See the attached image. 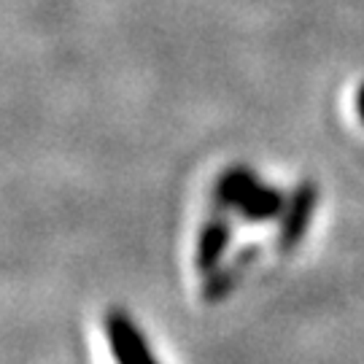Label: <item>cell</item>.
Instances as JSON below:
<instances>
[{
    "label": "cell",
    "mask_w": 364,
    "mask_h": 364,
    "mask_svg": "<svg viewBox=\"0 0 364 364\" xmlns=\"http://www.w3.org/2000/svg\"><path fill=\"white\" fill-rule=\"evenodd\" d=\"M213 197L221 208L235 210L248 221L278 219L287 208L284 195L273 186L262 183L246 168H230L227 173H221L216 189H213Z\"/></svg>",
    "instance_id": "1"
},
{
    "label": "cell",
    "mask_w": 364,
    "mask_h": 364,
    "mask_svg": "<svg viewBox=\"0 0 364 364\" xmlns=\"http://www.w3.org/2000/svg\"><path fill=\"white\" fill-rule=\"evenodd\" d=\"M105 338L117 364H159L146 343L144 332L127 313L108 311L105 313Z\"/></svg>",
    "instance_id": "2"
},
{
    "label": "cell",
    "mask_w": 364,
    "mask_h": 364,
    "mask_svg": "<svg viewBox=\"0 0 364 364\" xmlns=\"http://www.w3.org/2000/svg\"><path fill=\"white\" fill-rule=\"evenodd\" d=\"M318 205V189L313 181H302L294 189V195L287 200V208L281 213V230H278V248L289 254L302 243V237L308 235V227L313 221Z\"/></svg>",
    "instance_id": "3"
},
{
    "label": "cell",
    "mask_w": 364,
    "mask_h": 364,
    "mask_svg": "<svg viewBox=\"0 0 364 364\" xmlns=\"http://www.w3.org/2000/svg\"><path fill=\"white\" fill-rule=\"evenodd\" d=\"M259 257V248L246 246L235 254L232 259L221 262L216 270H210L203 281V299L208 305H219L232 294L235 289L240 287V281L246 278V273L251 270V264Z\"/></svg>",
    "instance_id": "4"
},
{
    "label": "cell",
    "mask_w": 364,
    "mask_h": 364,
    "mask_svg": "<svg viewBox=\"0 0 364 364\" xmlns=\"http://www.w3.org/2000/svg\"><path fill=\"white\" fill-rule=\"evenodd\" d=\"M230 240H232V224L227 216H210L203 230L197 235V248H195V267L197 273L208 275L210 270H216L221 262H224V254L230 248Z\"/></svg>",
    "instance_id": "5"
},
{
    "label": "cell",
    "mask_w": 364,
    "mask_h": 364,
    "mask_svg": "<svg viewBox=\"0 0 364 364\" xmlns=\"http://www.w3.org/2000/svg\"><path fill=\"white\" fill-rule=\"evenodd\" d=\"M359 114H362V119H364V87H362V92H359Z\"/></svg>",
    "instance_id": "6"
}]
</instances>
